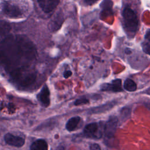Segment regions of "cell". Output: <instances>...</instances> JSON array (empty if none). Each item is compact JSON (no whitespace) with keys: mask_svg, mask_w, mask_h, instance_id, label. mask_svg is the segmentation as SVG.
Here are the masks:
<instances>
[{"mask_svg":"<svg viewBox=\"0 0 150 150\" xmlns=\"http://www.w3.org/2000/svg\"><path fill=\"white\" fill-rule=\"evenodd\" d=\"M11 80L16 84L22 87L31 85L36 78V72L28 67H20L13 70L11 73Z\"/></svg>","mask_w":150,"mask_h":150,"instance_id":"6da1fadb","label":"cell"},{"mask_svg":"<svg viewBox=\"0 0 150 150\" xmlns=\"http://www.w3.org/2000/svg\"><path fill=\"white\" fill-rule=\"evenodd\" d=\"M124 23L125 29L130 33H135L138 29V19L135 12L129 7L123 11Z\"/></svg>","mask_w":150,"mask_h":150,"instance_id":"7a4b0ae2","label":"cell"},{"mask_svg":"<svg viewBox=\"0 0 150 150\" xmlns=\"http://www.w3.org/2000/svg\"><path fill=\"white\" fill-rule=\"evenodd\" d=\"M84 134L87 138L99 139L102 136L101 125L97 122H92L87 124L84 129Z\"/></svg>","mask_w":150,"mask_h":150,"instance_id":"3957f363","label":"cell"},{"mask_svg":"<svg viewBox=\"0 0 150 150\" xmlns=\"http://www.w3.org/2000/svg\"><path fill=\"white\" fill-rule=\"evenodd\" d=\"M1 5V11L5 15L10 18L21 16L22 12L18 6L7 2H4Z\"/></svg>","mask_w":150,"mask_h":150,"instance_id":"277c9868","label":"cell"},{"mask_svg":"<svg viewBox=\"0 0 150 150\" xmlns=\"http://www.w3.org/2000/svg\"><path fill=\"white\" fill-rule=\"evenodd\" d=\"M118 124V118L111 116L105 124L104 134L107 139H110L114 137Z\"/></svg>","mask_w":150,"mask_h":150,"instance_id":"5b68a950","label":"cell"},{"mask_svg":"<svg viewBox=\"0 0 150 150\" xmlns=\"http://www.w3.org/2000/svg\"><path fill=\"white\" fill-rule=\"evenodd\" d=\"M63 22V16L61 11H57L51 18L49 22L48 28L51 32L57 30Z\"/></svg>","mask_w":150,"mask_h":150,"instance_id":"8992f818","label":"cell"},{"mask_svg":"<svg viewBox=\"0 0 150 150\" xmlns=\"http://www.w3.org/2000/svg\"><path fill=\"white\" fill-rule=\"evenodd\" d=\"M4 140L7 144L18 148L22 146L25 144V139L23 138L10 133H7L5 135Z\"/></svg>","mask_w":150,"mask_h":150,"instance_id":"52a82bcc","label":"cell"},{"mask_svg":"<svg viewBox=\"0 0 150 150\" xmlns=\"http://www.w3.org/2000/svg\"><path fill=\"white\" fill-rule=\"evenodd\" d=\"M102 91H108L112 92L122 91L121 80V79H115L111 81V83H104L100 87Z\"/></svg>","mask_w":150,"mask_h":150,"instance_id":"ba28073f","label":"cell"},{"mask_svg":"<svg viewBox=\"0 0 150 150\" xmlns=\"http://www.w3.org/2000/svg\"><path fill=\"white\" fill-rule=\"evenodd\" d=\"M38 3L42 11L49 13L54 9L59 3L58 0H38Z\"/></svg>","mask_w":150,"mask_h":150,"instance_id":"9c48e42d","label":"cell"},{"mask_svg":"<svg viewBox=\"0 0 150 150\" xmlns=\"http://www.w3.org/2000/svg\"><path fill=\"white\" fill-rule=\"evenodd\" d=\"M37 97L42 106L45 107L49 106L50 104V91L46 85L43 86Z\"/></svg>","mask_w":150,"mask_h":150,"instance_id":"30bf717a","label":"cell"},{"mask_svg":"<svg viewBox=\"0 0 150 150\" xmlns=\"http://www.w3.org/2000/svg\"><path fill=\"white\" fill-rule=\"evenodd\" d=\"M48 146L46 141L42 139L35 141L30 145V150H47Z\"/></svg>","mask_w":150,"mask_h":150,"instance_id":"8fae6325","label":"cell"},{"mask_svg":"<svg viewBox=\"0 0 150 150\" xmlns=\"http://www.w3.org/2000/svg\"><path fill=\"white\" fill-rule=\"evenodd\" d=\"M11 30L10 24L3 20H0V38L4 39L9 33Z\"/></svg>","mask_w":150,"mask_h":150,"instance_id":"7c38bea8","label":"cell"},{"mask_svg":"<svg viewBox=\"0 0 150 150\" xmlns=\"http://www.w3.org/2000/svg\"><path fill=\"white\" fill-rule=\"evenodd\" d=\"M80 120H81L80 117H78V116L70 118L66 124V129L69 131H72L74 130L76 128Z\"/></svg>","mask_w":150,"mask_h":150,"instance_id":"4fadbf2b","label":"cell"},{"mask_svg":"<svg viewBox=\"0 0 150 150\" xmlns=\"http://www.w3.org/2000/svg\"><path fill=\"white\" fill-rule=\"evenodd\" d=\"M124 88L129 91H134L136 90L137 86L136 83L132 80L127 79L125 80L124 83Z\"/></svg>","mask_w":150,"mask_h":150,"instance_id":"5bb4252c","label":"cell"},{"mask_svg":"<svg viewBox=\"0 0 150 150\" xmlns=\"http://www.w3.org/2000/svg\"><path fill=\"white\" fill-rule=\"evenodd\" d=\"M87 103H88V100L87 98H79V99L76 100L74 103V105H81V104H87Z\"/></svg>","mask_w":150,"mask_h":150,"instance_id":"9a60e30c","label":"cell"},{"mask_svg":"<svg viewBox=\"0 0 150 150\" xmlns=\"http://www.w3.org/2000/svg\"><path fill=\"white\" fill-rule=\"evenodd\" d=\"M142 49L146 53L150 55V43L144 44L142 46Z\"/></svg>","mask_w":150,"mask_h":150,"instance_id":"2e32d148","label":"cell"},{"mask_svg":"<svg viewBox=\"0 0 150 150\" xmlns=\"http://www.w3.org/2000/svg\"><path fill=\"white\" fill-rule=\"evenodd\" d=\"M90 150H101V147L97 144H91L90 145Z\"/></svg>","mask_w":150,"mask_h":150,"instance_id":"e0dca14e","label":"cell"},{"mask_svg":"<svg viewBox=\"0 0 150 150\" xmlns=\"http://www.w3.org/2000/svg\"><path fill=\"white\" fill-rule=\"evenodd\" d=\"M71 74H72V72L70 70H66L64 72L63 76L65 79H67V78L69 77L70 76H71Z\"/></svg>","mask_w":150,"mask_h":150,"instance_id":"ac0fdd59","label":"cell"},{"mask_svg":"<svg viewBox=\"0 0 150 150\" xmlns=\"http://www.w3.org/2000/svg\"><path fill=\"white\" fill-rule=\"evenodd\" d=\"M145 38L148 40V41L150 42V29H148L146 30V34L145 35Z\"/></svg>","mask_w":150,"mask_h":150,"instance_id":"d6986e66","label":"cell"},{"mask_svg":"<svg viewBox=\"0 0 150 150\" xmlns=\"http://www.w3.org/2000/svg\"><path fill=\"white\" fill-rule=\"evenodd\" d=\"M144 93L146 94H148V95H150V87L146 88V89L144 91Z\"/></svg>","mask_w":150,"mask_h":150,"instance_id":"ffe728a7","label":"cell"},{"mask_svg":"<svg viewBox=\"0 0 150 150\" xmlns=\"http://www.w3.org/2000/svg\"><path fill=\"white\" fill-rule=\"evenodd\" d=\"M84 2H86V4H87V3H90V4H93V3H94V2H96V1H84Z\"/></svg>","mask_w":150,"mask_h":150,"instance_id":"44dd1931","label":"cell"},{"mask_svg":"<svg viewBox=\"0 0 150 150\" xmlns=\"http://www.w3.org/2000/svg\"><path fill=\"white\" fill-rule=\"evenodd\" d=\"M145 106H146V107L147 108H148V109H149V110H150V103H146Z\"/></svg>","mask_w":150,"mask_h":150,"instance_id":"7402d4cb","label":"cell"},{"mask_svg":"<svg viewBox=\"0 0 150 150\" xmlns=\"http://www.w3.org/2000/svg\"><path fill=\"white\" fill-rule=\"evenodd\" d=\"M59 150H65V149H64V148L62 147V148H60V149H59Z\"/></svg>","mask_w":150,"mask_h":150,"instance_id":"603a6c76","label":"cell"}]
</instances>
